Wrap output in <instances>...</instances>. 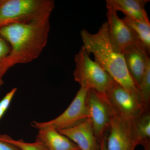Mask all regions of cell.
<instances>
[{
    "mask_svg": "<svg viewBox=\"0 0 150 150\" xmlns=\"http://www.w3.org/2000/svg\"><path fill=\"white\" fill-rule=\"evenodd\" d=\"M0 140L13 145L20 150H48L43 143L36 139L35 142L27 143L22 139L15 140L7 135H1Z\"/></svg>",
    "mask_w": 150,
    "mask_h": 150,
    "instance_id": "16",
    "label": "cell"
},
{
    "mask_svg": "<svg viewBox=\"0 0 150 150\" xmlns=\"http://www.w3.org/2000/svg\"><path fill=\"white\" fill-rule=\"evenodd\" d=\"M123 54L129 74L139 88L148 62L150 61L149 54L143 46L138 44L127 48Z\"/></svg>",
    "mask_w": 150,
    "mask_h": 150,
    "instance_id": "11",
    "label": "cell"
},
{
    "mask_svg": "<svg viewBox=\"0 0 150 150\" xmlns=\"http://www.w3.org/2000/svg\"><path fill=\"white\" fill-rule=\"evenodd\" d=\"M99 150H108L106 146V141L105 137H103L99 143Z\"/></svg>",
    "mask_w": 150,
    "mask_h": 150,
    "instance_id": "21",
    "label": "cell"
},
{
    "mask_svg": "<svg viewBox=\"0 0 150 150\" xmlns=\"http://www.w3.org/2000/svg\"><path fill=\"white\" fill-rule=\"evenodd\" d=\"M108 29L112 44L123 53L127 48L140 44L132 30L118 16L115 11L107 8Z\"/></svg>",
    "mask_w": 150,
    "mask_h": 150,
    "instance_id": "9",
    "label": "cell"
},
{
    "mask_svg": "<svg viewBox=\"0 0 150 150\" xmlns=\"http://www.w3.org/2000/svg\"><path fill=\"white\" fill-rule=\"evenodd\" d=\"M0 1H1V0H0Z\"/></svg>",
    "mask_w": 150,
    "mask_h": 150,
    "instance_id": "23",
    "label": "cell"
},
{
    "mask_svg": "<svg viewBox=\"0 0 150 150\" xmlns=\"http://www.w3.org/2000/svg\"><path fill=\"white\" fill-rule=\"evenodd\" d=\"M89 89L81 86L76 96L61 115L51 121L45 122L33 121L31 126L40 129L52 128L57 131L72 128L89 117L86 104V99Z\"/></svg>",
    "mask_w": 150,
    "mask_h": 150,
    "instance_id": "5",
    "label": "cell"
},
{
    "mask_svg": "<svg viewBox=\"0 0 150 150\" xmlns=\"http://www.w3.org/2000/svg\"><path fill=\"white\" fill-rule=\"evenodd\" d=\"M0 150H20L13 145L0 140Z\"/></svg>",
    "mask_w": 150,
    "mask_h": 150,
    "instance_id": "20",
    "label": "cell"
},
{
    "mask_svg": "<svg viewBox=\"0 0 150 150\" xmlns=\"http://www.w3.org/2000/svg\"><path fill=\"white\" fill-rule=\"evenodd\" d=\"M36 139L42 142L48 150H80L74 142L53 128L38 130Z\"/></svg>",
    "mask_w": 150,
    "mask_h": 150,
    "instance_id": "13",
    "label": "cell"
},
{
    "mask_svg": "<svg viewBox=\"0 0 150 150\" xmlns=\"http://www.w3.org/2000/svg\"><path fill=\"white\" fill-rule=\"evenodd\" d=\"M121 19L132 30L138 38L140 45L150 54V23L142 22L127 17Z\"/></svg>",
    "mask_w": 150,
    "mask_h": 150,
    "instance_id": "15",
    "label": "cell"
},
{
    "mask_svg": "<svg viewBox=\"0 0 150 150\" xmlns=\"http://www.w3.org/2000/svg\"><path fill=\"white\" fill-rule=\"evenodd\" d=\"M86 104L92 122L95 135L100 143L107 134L115 110L108 102L105 93L89 89Z\"/></svg>",
    "mask_w": 150,
    "mask_h": 150,
    "instance_id": "6",
    "label": "cell"
},
{
    "mask_svg": "<svg viewBox=\"0 0 150 150\" xmlns=\"http://www.w3.org/2000/svg\"><path fill=\"white\" fill-rule=\"evenodd\" d=\"M133 123L138 144L143 145L144 150H150V108L133 120Z\"/></svg>",
    "mask_w": 150,
    "mask_h": 150,
    "instance_id": "14",
    "label": "cell"
},
{
    "mask_svg": "<svg viewBox=\"0 0 150 150\" xmlns=\"http://www.w3.org/2000/svg\"><path fill=\"white\" fill-rule=\"evenodd\" d=\"M11 47L8 42L0 35V74L4 76L9 69L8 66Z\"/></svg>",
    "mask_w": 150,
    "mask_h": 150,
    "instance_id": "18",
    "label": "cell"
},
{
    "mask_svg": "<svg viewBox=\"0 0 150 150\" xmlns=\"http://www.w3.org/2000/svg\"><path fill=\"white\" fill-rule=\"evenodd\" d=\"M58 131L74 142L80 150H99V143L90 117L72 128Z\"/></svg>",
    "mask_w": 150,
    "mask_h": 150,
    "instance_id": "10",
    "label": "cell"
},
{
    "mask_svg": "<svg viewBox=\"0 0 150 150\" xmlns=\"http://www.w3.org/2000/svg\"><path fill=\"white\" fill-rule=\"evenodd\" d=\"M149 0H106V7L117 12L120 11L129 18L147 23L149 19L145 10Z\"/></svg>",
    "mask_w": 150,
    "mask_h": 150,
    "instance_id": "12",
    "label": "cell"
},
{
    "mask_svg": "<svg viewBox=\"0 0 150 150\" xmlns=\"http://www.w3.org/2000/svg\"><path fill=\"white\" fill-rule=\"evenodd\" d=\"M54 6L52 0H1L0 28L51 13Z\"/></svg>",
    "mask_w": 150,
    "mask_h": 150,
    "instance_id": "3",
    "label": "cell"
},
{
    "mask_svg": "<svg viewBox=\"0 0 150 150\" xmlns=\"http://www.w3.org/2000/svg\"><path fill=\"white\" fill-rule=\"evenodd\" d=\"M51 13L0 28V35L11 47L9 69L17 64L32 62L40 56L48 42Z\"/></svg>",
    "mask_w": 150,
    "mask_h": 150,
    "instance_id": "1",
    "label": "cell"
},
{
    "mask_svg": "<svg viewBox=\"0 0 150 150\" xmlns=\"http://www.w3.org/2000/svg\"><path fill=\"white\" fill-rule=\"evenodd\" d=\"M17 90L16 88H13L0 101V120L8 108Z\"/></svg>",
    "mask_w": 150,
    "mask_h": 150,
    "instance_id": "19",
    "label": "cell"
},
{
    "mask_svg": "<svg viewBox=\"0 0 150 150\" xmlns=\"http://www.w3.org/2000/svg\"><path fill=\"white\" fill-rule=\"evenodd\" d=\"M3 76L0 74V89H1V87L2 86L3 84L4 83V81L3 80Z\"/></svg>",
    "mask_w": 150,
    "mask_h": 150,
    "instance_id": "22",
    "label": "cell"
},
{
    "mask_svg": "<svg viewBox=\"0 0 150 150\" xmlns=\"http://www.w3.org/2000/svg\"><path fill=\"white\" fill-rule=\"evenodd\" d=\"M140 98L146 108H150V61L148 62L139 88Z\"/></svg>",
    "mask_w": 150,
    "mask_h": 150,
    "instance_id": "17",
    "label": "cell"
},
{
    "mask_svg": "<svg viewBox=\"0 0 150 150\" xmlns=\"http://www.w3.org/2000/svg\"><path fill=\"white\" fill-rule=\"evenodd\" d=\"M81 35L83 46L88 53L93 54L95 61L115 82L140 97L139 88L128 71L123 53L110 41L107 22L101 25L96 33H91L83 29L81 31Z\"/></svg>",
    "mask_w": 150,
    "mask_h": 150,
    "instance_id": "2",
    "label": "cell"
},
{
    "mask_svg": "<svg viewBox=\"0 0 150 150\" xmlns=\"http://www.w3.org/2000/svg\"><path fill=\"white\" fill-rule=\"evenodd\" d=\"M105 94L115 112L124 119L134 120L149 108L145 107L139 96L115 82Z\"/></svg>",
    "mask_w": 150,
    "mask_h": 150,
    "instance_id": "7",
    "label": "cell"
},
{
    "mask_svg": "<svg viewBox=\"0 0 150 150\" xmlns=\"http://www.w3.org/2000/svg\"><path fill=\"white\" fill-rule=\"evenodd\" d=\"M108 150H134L139 145L133 120L124 119L116 112L105 136Z\"/></svg>",
    "mask_w": 150,
    "mask_h": 150,
    "instance_id": "8",
    "label": "cell"
},
{
    "mask_svg": "<svg viewBox=\"0 0 150 150\" xmlns=\"http://www.w3.org/2000/svg\"><path fill=\"white\" fill-rule=\"evenodd\" d=\"M83 46L75 55L74 80L81 86L100 93H105L115 81L96 61H93Z\"/></svg>",
    "mask_w": 150,
    "mask_h": 150,
    "instance_id": "4",
    "label": "cell"
}]
</instances>
